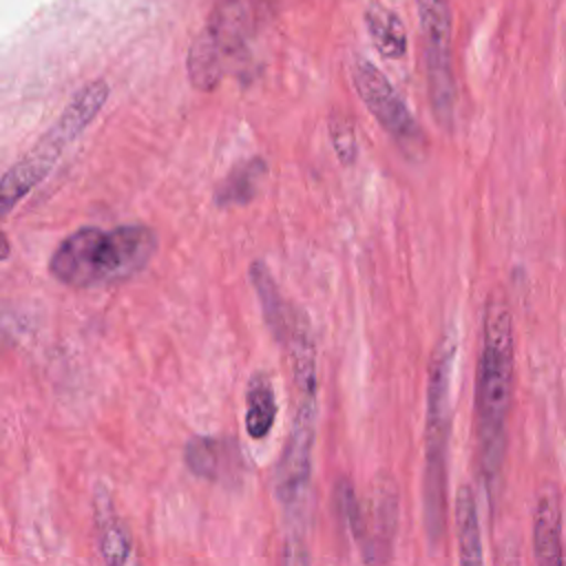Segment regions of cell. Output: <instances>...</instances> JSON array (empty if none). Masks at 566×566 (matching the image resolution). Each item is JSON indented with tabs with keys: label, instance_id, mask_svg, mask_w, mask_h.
Segmentation results:
<instances>
[{
	"label": "cell",
	"instance_id": "obj_1",
	"mask_svg": "<svg viewBox=\"0 0 566 566\" xmlns=\"http://www.w3.org/2000/svg\"><path fill=\"white\" fill-rule=\"evenodd\" d=\"M292 367V427L274 469V495L283 515V562L307 566V511L312 451L318 420V365L312 329H296L287 340Z\"/></svg>",
	"mask_w": 566,
	"mask_h": 566
},
{
	"label": "cell",
	"instance_id": "obj_2",
	"mask_svg": "<svg viewBox=\"0 0 566 566\" xmlns=\"http://www.w3.org/2000/svg\"><path fill=\"white\" fill-rule=\"evenodd\" d=\"M515 340L509 307L493 298L482 323V347L475 374V447L489 500H495L504 453L506 422L513 402Z\"/></svg>",
	"mask_w": 566,
	"mask_h": 566
},
{
	"label": "cell",
	"instance_id": "obj_3",
	"mask_svg": "<svg viewBox=\"0 0 566 566\" xmlns=\"http://www.w3.org/2000/svg\"><path fill=\"white\" fill-rule=\"evenodd\" d=\"M157 252V234L142 223L111 230L80 228L51 254L49 272L60 283L86 290L115 285L139 274Z\"/></svg>",
	"mask_w": 566,
	"mask_h": 566
},
{
	"label": "cell",
	"instance_id": "obj_4",
	"mask_svg": "<svg viewBox=\"0 0 566 566\" xmlns=\"http://www.w3.org/2000/svg\"><path fill=\"white\" fill-rule=\"evenodd\" d=\"M458 356V336L447 327L433 349L427 378L424 413V469H422V524L431 546H438L447 528V458L451 436V387Z\"/></svg>",
	"mask_w": 566,
	"mask_h": 566
},
{
	"label": "cell",
	"instance_id": "obj_5",
	"mask_svg": "<svg viewBox=\"0 0 566 566\" xmlns=\"http://www.w3.org/2000/svg\"><path fill=\"white\" fill-rule=\"evenodd\" d=\"M108 84L95 80L82 86L55 124L33 144V148L18 159L0 181V210L7 214L20 199H24L62 159L66 148L88 128L108 99Z\"/></svg>",
	"mask_w": 566,
	"mask_h": 566
},
{
	"label": "cell",
	"instance_id": "obj_6",
	"mask_svg": "<svg viewBox=\"0 0 566 566\" xmlns=\"http://www.w3.org/2000/svg\"><path fill=\"white\" fill-rule=\"evenodd\" d=\"M424 40L427 91L433 115L447 130L455 117V80L451 69V11L449 0H416Z\"/></svg>",
	"mask_w": 566,
	"mask_h": 566
},
{
	"label": "cell",
	"instance_id": "obj_7",
	"mask_svg": "<svg viewBox=\"0 0 566 566\" xmlns=\"http://www.w3.org/2000/svg\"><path fill=\"white\" fill-rule=\"evenodd\" d=\"M352 82L360 102L385 128V133L402 150L413 153L422 144V130L411 111L405 106L398 91L385 77V73L367 57L358 55L352 64Z\"/></svg>",
	"mask_w": 566,
	"mask_h": 566
},
{
	"label": "cell",
	"instance_id": "obj_8",
	"mask_svg": "<svg viewBox=\"0 0 566 566\" xmlns=\"http://www.w3.org/2000/svg\"><path fill=\"white\" fill-rule=\"evenodd\" d=\"M400 517V491L389 473H378L360 502V522L352 535L367 566H385L391 559Z\"/></svg>",
	"mask_w": 566,
	"mask_h": 566
},
{
	"label": "cell",
	"instance_id": "obj_9",
	"mask_svg": "<svg viewBox=\"0 0 566 566\" xmlns=\"http://www.w3.org/2000/svg\"><path fill=\"white\" fill-rule=\"evenodd\" d=\"M188 471L208 482L232 484L243 475V455L234 438L192 436L184 447Z\"/></svg>",
	"mask_w": 566,
	"mask_h": 566
},
{
	"label": "cell",
	"instance_id": "obj_10",
	"mask_svg": "<svg viewBox=\"0 0 566 566\" xmlns=\"http://www.w3.org/2000/svg\"><path fill=\"white\" fill-rule=\"evenodd\" d=\"M533 553L535 566H566L562 544V511L553 484L537 493L533 513Z\"/></svg>",
	"mask_w": 566,
	"mask_h": 566
},
{
	"label": "cell",
	"instance_id": "obj_11",
	"mask_svg": "<svg viewBox=\"0 0 566 566\" xmlns=\"http://www.w3.org/2000/svg\"><path fill=\"white\" fill-rule=\"evenodd\" d=\"M95 522L104 566H135L130 533L117 515L108 493H97L95 497Z\"/></svg>",
	"mask_w": 566,
	"mask_h": 566
},
{
	"label": "cell",
	"instance_id": "obj_12",
	"mask_svg": "<svg viewBox=\"0 0 566 566\" xmlns=\"http://www.w3.org/2000/svg\"><path fill=\"white\" fill-rule=\"evenodd\" d=\"M453 517H455L458 566H484L478 502H475L473 489L467 484H462L455 493Z\"/></svg>",
	"mask_w": 566,
	"mask_h": 566
},
{
	"label": "cell",
	"instance_id": "obj_13",
	"mask_svg": "<svg viewBox=\"0 0 566 566\" xmlns=\"http://www.w3.org/2000/svg\"><path fill=\"white\" fill-rule=\"evenodd\" d=\"M276 394L265 371H254L245 387V431L252 440L270 436L276 420Z\"/></svg>",
	"mask_w": 566,
	"mask_h": 566
},
{
	"label": "cell",
	"instance_id": "obj_14",
	"mask_svg": "<svg viewBox=\"0 0 566 566\" xmlns=\"http://www.w3.org/2000/svg\"><path fill=\"white\" fill-rule=\"evenodd\" d=\"M365 24L376 51L387 60H402L407 53V33L398 13L382 2H369L365 9Z\"/></svg>",
	"mask_w": 566,
	"mask_h": 566
},
{
	"label": "cell",
	"instance_id": "obj_15",
	"mask_svg": "<svg viewBox=\"0 0 566 566\" xmlns=\"http://www.w3.org/2000/svg\"><path fill=\"white\" fill-rule=\"evenodd\" d=\"M250 283L256 292V298L261 303V310H263V318H265V325L270 327V332L279 338V340H285L287 336V327H290V314H292V307L287 310L281 292H279V285L272 276V272L268 270L265 263L261 261H252L250 270Z\"/></svg>",
	"mask_w": 566,
	"mask_h": 566
},
{
	"label": "cell",
	"instance_id": "obj_16",
	"mask_svg": "<svg viewBox=\"0 0 566 566\" xmlns=\"http://www.w3.org/2000/svg\"><path fill=\"white\" fill-rule=\"evenodd\" d=\"M265 175H268V164L261 157H252L237 164L214 190L217 206L228 208V206L250 203L259 192V186L265 179Z\"/></svg>",
	"mask_w": 566,
	"mask_h": 566
},
{
	"label": "cell",
	"instance_id": "obj_17",
	"mask_svg": "<svg viewBox=\"0 0 566 566\" xmlns=\"http://www.w3.org/2000/svg\"><path fill=\"white\" fill-rule=\"evenodd\" d=\"M329 137L340 164L349 166L356 161V128L345 113H334L329 117Z\"/></svg>",
	"mask_w": 566,
	"mask_h": 566
},
{
	"label": "cell",
	"instance_id": "obj_18",
	"mask_svg": "<svg viewBox=\"0 0 566 566\" xmlns=\"http://www.w3.org/2000/svg\"><path fill=\"white\" fill-rule=\"evenodd\" d=\"M493 566H520V548L513 537H504L493 555Z\"/></svg>",
	"mask_w": 566,
	"mask_h": 566
}]
</instances>
